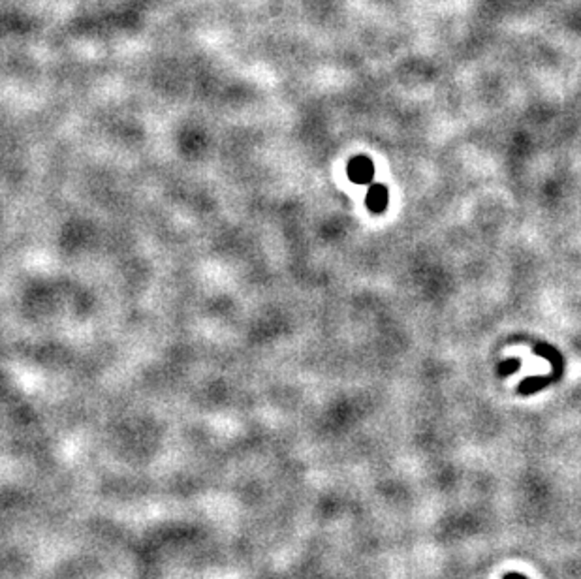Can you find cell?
Returning <instances> with one entry per match:
<instances>
[{"label": "cell", "mask_w": 581, "mask_h": 579, "mask_svg": "<svg viewBox=\"0 0 581 579\" xmlns=\"http://www.w3.org/2000/svg\"><path fill=\"white\" fill-rule=\"evenodd\" d=\"M348 177L355 185H369L374 177V166L367 157H355L348 162Z\"/></svg>", "instance_id": "obj_1"}, {"label": "cell", "mask_w": 581, "mask_h": 579, "mask_svg": "<svg viewBox=\"0 0 581 579\" xmlns=\"http://www.w3.org/2000/svg\"><path fill=\"white\" fill-rule=\"evenodd\" d=\"M367 207L373 213H383L388 207V188L384 185H373L367 192Z\"/></svg>", "instance_id": "obj_2"}]
</instances>
